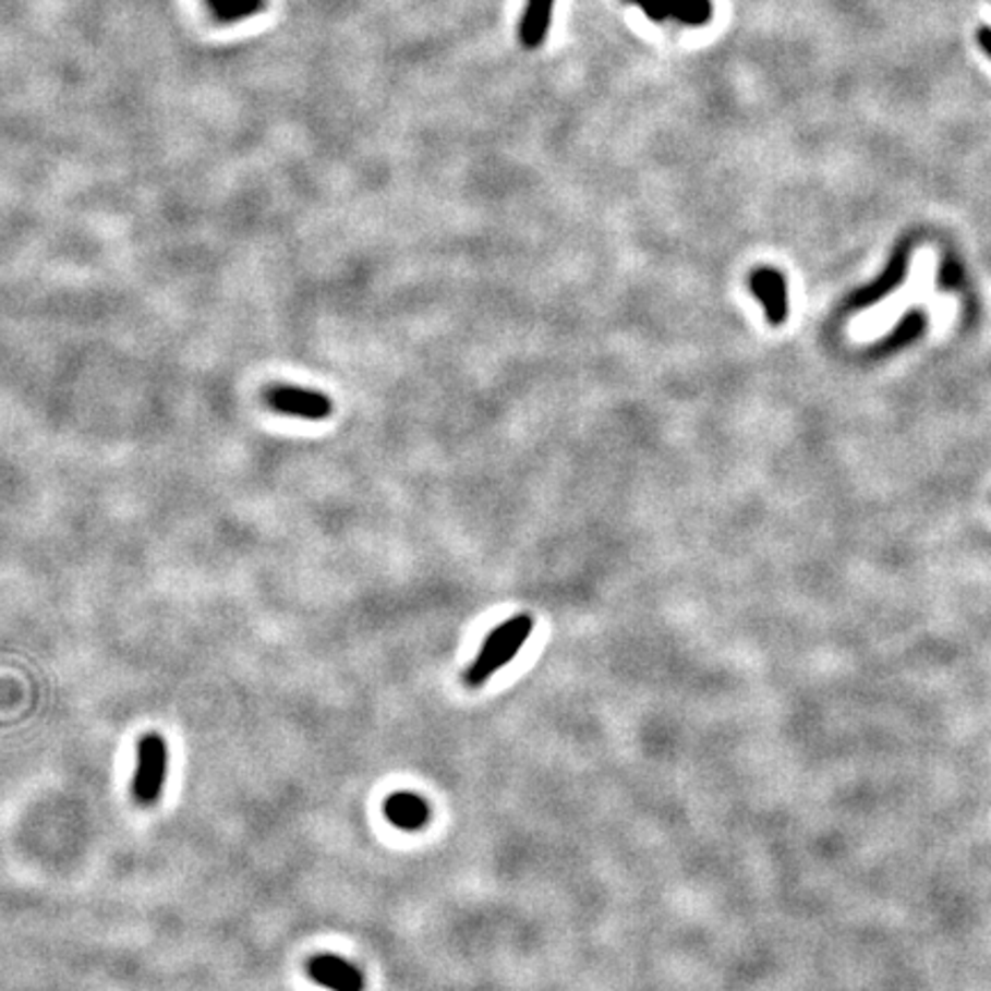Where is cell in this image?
Instances as JSON below:
<instances>
[{
    "label": "cell",
    "instance_id": "6da1fadb",
    "mask_svg": "<svg viewBox=\"0 0 991 991\" xmlns=\"http://www.w3.org/2000/svg\"><path fill=\"white\" fill-rule=\"evenodd\" d=\"M533 618L531 615H517V618H510L508 623H503L498 629H494L487 641H484L480 654L467 670V685L469 687H482L496 670H500L517 652L523 648L525 638L533 631Z\"/></svg>",
    "mask_w": 991,
    "mask_h": 991
},
{
    "label": "cell",
    "instance_id": "7a4b0ae2",
    "mask_svg": "<svg viewBox=\"0 0 991 991\" xmlns=\"http://www.w3.org/2000/svg\"><path fill=\"white\" fill-rule=\"evenodd\" d=\"M168 776V744L161 735L149 733L138 744V766L134 776V799L152 806L161 797Z\"/></svg>",
    "mask_w": 991,
    "mask_h": 991
},
{
    "label": "cell",
    "instance_id": "3957f363",
    "mask_svg": "<svg viewBox=\"0 0 991 991\" xmlns=\"http://www.w3.org/2000/svg\"><path fill=\"white\" fill-rule=\"evenodd\" d=\"M264 400H267L274 411L305 418V421H324L334 411V402L324 392L299 388L292 384H271L264 390Z\"/></svg>",
    "mask_w": 991,
    "mask_h": 991
},
{
    "label": "cell",
    "instance_id": "277c9868",
    "mask_svg": "<svg viewBox=\"0 0 991 991\" xmlns=\"http://www.w3.org/2000/svg\"><path fill=\"white\" fill-rule=\"evenodd\" d=\"M748 288L753 297L764 305L766 322L771 326H781L787 319V282L778 269L760 267L748 278Z\"/></svg>",
    "mask_w": 991,
    "mask_h": 991
},
{
    "label": "cell",
    "instance_id": "5b68a950",
    "mask_svg": "<svg viewBox=\"0 0 991 991\" xmlns=\"http://www.w3.org/2000/svg\"><path fill=\"white\" fill-rule=\"evenodd\" d=\"M307 976L330 991H363V976L359 968L330 953H322L307 962Z\"/></svg>",
    "mask_w": 991,
    "mask_h": 991
},
{
    "label": "cell",
    "instance_id": "8992f818",
    "mask_svg": "<svg viewBox=\"0 0 991 991\" xmlns=\"http://www.w3.org/2000/svg\"><path fill=\"white\" fill-rule=\"evenodd\" d=\"M909 253H911V244H902V246L893 253L886 271L881 274L872 285H868L866 290H858V292L851 297L849 305L854 307V311H863V307H870V305L879 303L881 299L889 297V294L897 288V285L905 282V278H907V267H909Z\"/></svg>",
    "mask_w": 991,
    "mask_h": 991
},
{
    "label": "cell",
    "instance_id": "52a82bcc",
    "mask_svg": "<svg viewBox=\"0 0 991 991\" xmlns=\"http://www.w3.org/2000/svg\"><path fill=\"white\" fill-rule=\"evenodd\" d=\"M386 818L390 824L404 831H418L423 829L430 820V806L425 799L418 795H411V791H398L384 803Z\"/></svg>",
    "mask_w": 991,
    "mask_h": 991
},
{
    "label": "cell",
    "instance_id": "ba28073f",
    "mask_svg": "<svg viewBox=\"0 0 991 991\" xmlns=\"http://www.w3.org/2000/svg\"><path fill=\"white\" fill-rule=\"evenodd\" d=\"M556 0H528L523 19L519 24V41L525 49H537L546 37L554 14Z\"/></svg>",
    "mask_w": 991,
    "mask_h": 991
},
{
    "label": "cell",
    "instance_id": "9c48e42d",
    "mask_svg": "<svg viewBox=\"0 0 991 991\" xmlns=\"http://www.w3.org/2000/svg\"><path fill=\"white\" fill-rule=\"evenodd\" d=\"M922 328H924V315L920 311H911L905 319H902L895 328H893V334L889 338L881 340L874 349L879 351V354H891V351L899 349V347H905L909 342H914L916 338H920L922 334Z\"/></svg>",
    "mask_w": 991,
    "mask_h": 991
},
{
    "label": "cell",
    "instance_id": "30bf717a",
    "mask_svg": "<svg viewBox=\"0 0 991 991\" xmlns=\"http://www.w3.org/2000/svg\"><path fill=\"white\" fill-rule=\"evenodd\" d=\"M207 8L212 14L223 21V24H237V21H246L264 10V0H207Z\"/></svg>",
    "mask_w": 991,
    "mask_h": 991
},
{
    "label": "cell",
    "instance_id": "8fae6325",
    "mask_svg": "<svg viewBox=\"0 0 991 991\" xmlns=\"http://www.w3.org/2000/svg\"><path fill=\"white\" fill-rule=\"evenodd\" d=\"M670 16L687 26H702L712 16V0H670Z\"/></svg>",
    "mask_w": 991,
    "mask_h": 991
},
{
    "label": "cell",
    "instance_id": "7c38bea8",
    "mask_svg": "<svg viewBox=\"0 0 991 991\" xmlns=\"http://www.w3.org/2000/svg\"><path fill=\"white\" fill-rule=\"evenodd\" d=\"M964 282V269L955 257H945L939 269V285L943 290H959Z\"/></svg>",
    "mask_w": 991,
    "mask_h": 991
},
{
    "label": "cell",
    "instance_id": "4fadbf2b",
    "mask_svg": "<svg viewBox=\"0 0 991 991\" xmlns=\"http://www.w3.org/2000/svg\"><path fill=\"white\" fill-rule=\"evenodd\" d=\"M625 3L641 8L652 21L670 19V0H625Z\"/></svg>",
    "mask_w": 991,
    "mask_h": 991
},
{
    "label": "cell",
    "instance_id": "5bb4252c",
    "mask_svg": "<svg viewBox=\"0 0 991 991\" xmlns=\"http://www.w3.org/2000/svg\"><path fill=\"white\" fill-rule=\"evenodd\" d=\"M978 39H980V47H982V51H984V53L991 58V31H989V28H980V33H978Z\"/></svg>",
    "mask_w": 991,
    "mask_h": 991
}]
</instances>
